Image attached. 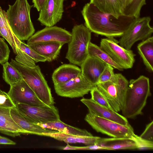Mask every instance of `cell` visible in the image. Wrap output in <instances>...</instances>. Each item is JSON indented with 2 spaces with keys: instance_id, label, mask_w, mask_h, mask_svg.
Wrapping results in <instances>:
<instances>
[{
  "instance_id": "obj_1",
  "label": "cell",
  "mask_w": 153,
  "mask_h": 153,
  "mask_svg": "<svg viewBox=\"0 0 153 153\" xmlns=\"http://www.w3.org/2000/svg\"><path fill=\"white\" fill-rule=\"evenodd\" d=\"M85 26L91 32L107 38L121 37L136 18L122 15L118 18L104 13L90 2L81 11Z\"/></svg>"
},
{
  "instance_id": "obj_2",
  "label": "cell",
  "mask_w": 153,
  "mask_h": 153,
  "mask_svg": "<svg viewBox=\"0 0 153 153\" xmlns=\"http://www.w3.org/2000/svg\"><path fill=\"white\" fill-rule=\"evenodd\" d=\"M151 95L149 78L141 75L136 79H130L121 109L123 116L134 119L142 115L147 99Z\"/></svg>"
},
{
  "instance_id": "obj_3",
  "label": "cell",
  "mask_w": 153,
  "mask_h": 153,
  "mask_svg": "<svg viewBox=\"0 0 153 153\" xmlns=\"http://www.w3.org/2000/svg\"><path fill=\"white\" fill-rule=\"evenodd\" d=\"M33 6L27 0H16L13 5H9L6 12L12 31L21 41L27 40L35 32L30 17V11Z\"/></svg>"
},
{
  "instance_id": "obj_4",
  "label": "cell",
  "mask_w": 153,
  "mask_h": 153,
  "mask_svg": "<svg viewBox=\"0 0 153 153\" xmlns=\"http://www.w3.org/2000/svg\"><path fill=\"white\" fill-rule=\"evenodd\" d=\"M10 63L20 73L39 99L47 105H54L51 89L38 65L33 68L26 67L13 59Z\"/></svg>"
},
{
  "instance_id": "obj_5",
  "label": "cell",
  "mask_w": 153,
  "mask_h": 153,
  "mask_svg": "<svg viewBox=\"0 0 153 153\" xmlns=\"http://www.w3.org/2000/svg\"><path fill=\"white\" fill-rule=\"evenodd\" d=\"M65 58L69 62L80 66L88 56V47L91 32L82 24L76 25L72 29Z\"/></svg>"
},
{
  "instance_id": "obj_6",
  "label": "cell",
  "mask_w": 153,
  "mask_h": 153,
  "mask_svg": "<svg viewBox=\"0 0 153 153\" xmlns=\"http://www.w3.org/2000/svg\"><path fill=\"white\" fill-rule=\"evenodd\" d=\"M85 120L96 131L113 137H126L135 139L137 136L132 127L124 125L88 112Z\"/></svg>"
},
{
  "instance_id": "obj_7",
  "label": "cell",
  "mask_w": 153,
  "mask_h": 153,
  "mask_svg": "<svg viewBox=\"0 0 153 153\" xmlns=\"http://www.w3.org/2000/svg\"><path fill=\"white\" fill-rule=\"evenodd\" d=\"M151 19L147 16L136 19L120 37L118 43L127 50L138 41L145 40L151 36L153 28L150 25Z\"/></svg>"
},
{
  "instance_id": "obj_8",
  "label": "cell",
  "mask_w": 153,
  "mask_h": 153,
  "mask_svg": "<svg viewBox=\"0 0 153 153\" xmlns=\"http://www.w3.org/2000/svg\"><path fill=\"white\" fill-rule=\"evenodd\" d=\"M16 108L26 119L38 124L60 120L57 108L53 105L35 106L19 103Z\"/></svg>"
},
{
  "instance_id": "obj_9",
  "label": "cell",
  "mask_w": 153,
  "mask_h": 153,
  "mask_svg": "<svg viewBox=\"0 0 153 153\" xmlns=\"http://www.w3.org/2000/svg\"><path fill=\"white\" fill-rule=\"evenodd\" d=\"M100 47L123 69L132 67L135 54L131 49L127 50L120 46L114 38L102 39Z\"/></svg>"
},
{
  "instance_id": "obj_10",
  "label": "cell",
  "mask_w": 153,
  "mask_h": 153,
  "mask_svg": "<svg viewBox=\"0 0 153 153\" xmlns=\"http://www.w3.org/2000/svg\"><path fill=\"white\" fill-rule=\"evenodd\" d=\"M54 85L58 95L70 98L82 97L96 86L88 80L81 73L65 82Z\"/></svg>"
},
{
  "instance_id": "obj_11",
  "label": "cell",
  "mask_w": 153,
  "mask_h": 153,
  "mask_svg": "<svg viewBox=\"0 0 153 153\" xmlns=\"http://www.w3.org/2000/svg\"><path fill=\"white\" fill-rule=\"evenodd\" d=\"M7 94L15 105L19 103L35 106L46 105L39 99L23 79L10 85Z\"/></svg>"
},
{
  "instance_id": "obj_12",
  "label": "cell",
  "mask_w": 153,
  "mask_h": 153,
  "mask_svg": "<svg viewBox=\"0 0 153 153\" xmlns=\"http://www.w3.org/2000/svg\"><path fill=\"white\" fill-rule=\"evenodd\" d=\"M71 37V33L61 27H46L32 36L27 40V44L45 42H57L65 44L69 43Z\"/></svg>"
},
{
  "instance_id": "obj_13",
  "label": "cell",
  "mask_w": 153,
  "mask_h": 153,
  "mask_svg": "<svg viewBox=\"0 0 153 153\" xmlns=\"http://www.w3.org/2000/svg\"><path fill=\"white\" fill-rule=\"evenodd\" d=\"M65 0H46L40 10L38 20L46 27L54 26L62 19Z\"/></svg>"
},
{
  "instance_id": "obj_14",
  "label": "cell",
  "mask_w": 153,
  "mask_h": 153,
  "mask_svg": "<svg viewBox=\"0 0 153 153\" xmlns=\"http://www.w3.org/2000/svg\"><path fill=\"white\" fill-rule=\"evenodd\" d=\"M80 101L88 108L89 112L94 115L111 120L120 124H129L127 118L112 109L100 105L91 99L83 98Z\"/></svg>"
},
{
  "instance_id": "obj_15",
  "label": "cell",
  "mask_w": 153,
  "mask_h": 153,
  "mask_svg": "<svg viewBox=\"0 0 153 153\" xmlns=\"http://www.w3.org/2000/svg\"><path fill=\"white\" fill-rule=\"evenodd\" d=\"M106 64L96 57L88 56L80 66L81 73L89 82L96 85Z\"/></svg>"
},
{
  "instance_id": "obj_16",
  "label": "cell",
  "mask_w": 153,
  "mask_h": 153,
  "mask_svg": "<svg viewBox=\"0 0 153 153\" xmlns=\"http://www.w3.org/2000/svg\"><path fill=\"white\" fill-rule=\"evenodd\" d=\"M11 108L0 107V132L13 137L27 134L12 119L10 114Z\"/></svg>"
},
{
  "instance_id": "obj_17",
  "label": "cell",
  "mask_w": 153,
  "mask_h": 153,
  "mask_svg": "<svg viewBox=\"0 0 153 153\" xmlns=\"http://www.w3.org/2000/svg\"><path fill=\"white\" fill-rule=\"evenodd\" d=\"M96 144L107 150L137 149V145L136 140L130 137L101 138Z\"/></svg>"
},
{
  "instance_id": "obj_18",
  "label": "cell",
  "mask_w": 153,
  "mask_h": 153,
  "mask_svg": "<svg viewBox=\"0 0 153 153\" xmlns=\"http://www.w3.org/2000/svg\"><path fill=\"white\" fill-rule=\"evenodd\" d=\"M64 44L57 42H35L28 45L38 53L45 57L47 61L52 62L58 56L60 51Z\"/></svg>"
},
{
  "instance_id": "obj_19",
  "label": "cell",
  "mask_w": 153,
  "mask_h": 153,
  "mask_svg": "<svg viewBox=\"0 0 153 153\" xmlns=\"http://www.w3.org/2000/svg\"><path fill=\"white\" fill-rule=\"evenodd\" d=\"M10 114L12 119L15 123L25 131L27 134L44 136L46 133L56 131L44 128L31 123L22 115L16 107L10 109Z\"/></svg>"
},
{
  "instance_id": "obj_20",
  "label": "cell",
  "mask_w": 153,
  "mask_h": 153,
  "mask_svg": "<svg viewBox=\"0 0 153 153\" xmlns=\"http://www.w3.org/2000/svg\"><path fill=\"white\" fill-rule=\"evenodd\" d=\"M0 36H2L10 45L14 53L17 54L21 51L20 40L15 35L9 24L6 12L0 6Z\"/></svg>"
},
{
  "instance_id": "obj_21",
  "label": "cell",
  "mask_w": 153,
  "mask_h": 153,
  "mask_svg": "<svg viewBox=\"0 0 153 153\" xmlns=\"http://www.w3.org/2000/svg\"><path fill=\"white\" fill-rule=\"evenodd\" d=\"M44 136L50 137L67 144L81 143L87 146L96 144L101 137L92 136H83L75 135L60 132L57 131L54 132L45 133Z\"/></svg>"
},
{
  "instance_id": "obj_22",
  "label": "cell",
  "mask_w": 153,
  "mask_h": 153,
  "mask_svg": "<svg viewBox=\"0 0 153 153\" xmlns=\"http://www.w3.org/2000/svg\"><path fill=\"white\" fill-rule=\"evenodd\" d=\"M81 73V69L75 65L63 64L53 71L52 78L54 85L65 82Z\"/></svg>"
},
{
  "instance_id": "obj_23",
  "label": "cell",
  "mask_w": 153,
  "mask_h": 153,
  "mask_svg": "<svg viewBox=\"0 0 153 153\" xmlns=\"http://www.w3.org/2000/svg\"><path fill=\"white\" fill-rule=\"evenodd\" d=\"M96 86L112 109L118 112L121 110L116 83L111 81L97 83Z\"/></svg>"
},
{
  "instance_id": "obj_24",
  "label": "cell",
  "mask_w": 153,
  "mask_h": 153,
  "mask_svg": "<svg viewBox=\"0 0 153 153\" xmlns=\"http://www.w3.org/2000/svg\"><path fill=\"white\" fill-rule=\"evenodd\" d=\"M37 125L47 129L53 130L65 133L80 136H93L85 129H82L70 126L60 120Z\"/></svg>"
},
{
  "instance_id": "obj_25",
  "label": "cell",
  "mask_w": 153,
  "mask_h": 153,
  "mask_svg": "<svg viewBox=\"0 0 153 153\" xmlns=\"http://www.w3.org/2000/svg\"><path fill=\"white\" fill-rule=\"evenodd\" d=\"M101 12L118 18L122 15L121 10L124 3L122 0H90Z\"/></svg>"
},
{
  "instance_id": "obj_26",
  "label": "cell",
  "mask_w": 153,
  "mask_h": 153,
  "mask_svg": "<svg viewBox=\"0 0 153 153\" xmlns=\"http://www.w3.org/2000/svg\"><path fill=\"white\" fill-rule=\"evenodd\" d=\"M138 52L147 70L153 71V37L142 41L137 46Z\"/></svg>"
},
{
  "instance_id": "obj_27",
  "label": "cell",
  "mask_w": 153,
  "mask_h": 153,
  "mask_svg": "<svg viewBox=\"0 0 153 153\" xmlns=\"http://www.w3.org/2000/svg\"><path fill=\"white\" fill-rule=\"evenodd\" d=\"M146 4V0H125L122 8V14L129 17L138 18L142 7Z\"/></svg>"
},
{
  "instance_id": "obj_28",
  "label": "cell",
  "mask_w": 153,
  "mask_h": 153,
  "mask_svg": "<svg viewBox=\"0 0 153 153\" xmlns=\"http://www.w3.org/2000/svg\"><path fill=\"white\" fill-rule=\"evenodd\" d=\"M88 56L96 57L104 62L106 64L111 65L114 68L120 71L123 69L115 63L109 55L100 47L90 42L88 47Z\"/></svg>"
},
{
  "instance_id": "obj_29",
  "label": "cell",
  "mask_w": 153,
  "mask_h": 153,
  "mask_svg": "<svg viewBox=\"0 0 153 153\" xmlns=\"http://www.w3.org/2000/svg\"><path fill=\"white\" fill-rule=\"evenodd\" d=\"M3 78L5 81L11 85L23 79L20 73L7 61L2 65Z\"/></svg>"
},
{
  "instance_id": "obj_30",
  "label": "cell",
  "mask_w": 153,
  "mask_h": 153,
  "mask_svg": "<svg viewBox=\"0 0 153 153\" xmlns=\"http://www.w3.org/2000/svg\"><path fill=\"white\" fill-rule=\"evenodd\" d=\"M116 85L121 110L123 107L129 82L121 74H115Z\"/></svg>"
},
{
  "instance_id": "obj_31",
  "label": "cell",
  "mask_w": 153,
  "mask_h": 153,
  "mask_svg": "<svg viewBox=\"0 0 153 153\" xmlns=\"http://www.w3.org/2000/svg\"><path fill=\"white\" fill-rule=\"evenodd\" d=\"M20 48L31 58L35 63L47 61L45 57L39 54L30 48L27 44L22 41L20 42Z\"/></svg>"
},
{
  "instance_id": "obj_32",
  "label": "cell",
  "mask_w": 153,
  "mask_h": 153,
  "mask_svg": "<svg viewBox=\"0 0 153 153\" xmlns=\"http://www.w3.org/2000/svg\"><path fill=\"white\" fill-rule=\"evenodd\" d=\"M114 68L111 65L106 64L99 77L97 84L108 81L116 83V77Z\"/></svg>"
},
{
  "instance_id": "obj_33",
  "label": "cell",
  "mask_w": 153,
  "mask_h": 153,
  "mask_svg": "<svg viewBox=\"0 0 153 153\" xmlns=\"http://www.w3.org/2000/svg\"><path fill=\"white\" fill-rule=\"evenodd\" d=\"M91 99L97 103L110 109H112L110 105L97 86L90 91Z\"/></svg>"
},
{
  "instance_id": "obj_34",
  "label": "cell",
  "mask_w": 153,
  "mask_h": 153,
  "mask_svg": "<svg viewBox=\"0 0 153 153\" xmlns=\"http://www.w3.org/2000/svg\"><path fill=\"white\" fill-rule=\"evenodd\" d=\"M10 50L3 38L0 37V64L2 65L8 60Z\"/></svg>"
},
{
  "instance_id": "obj_35",
  "label": "cell",
  "mask_w": 153,
  "mask_h": 153,
  "mask_svg": "<svg viewBox=\"0 0 153 153\" xmlns=\"http://www.w3.org/2000/svg\"><path fill=\"white\" fill-rule=\"evenodd\" d=\"M134 139L137 145V150L153 149V142L143 139L138 136Z\"/></svg>"
},
{
  "instance_id": "obj_36",
  "label": "cell",
  "mask_w": 153,
  "mask_h": 153,
  "mask_svg": "<svg viewBox=\"0 0 153 153\" xmlns=\"http://www.w3.org/2000/svg\"><path fill=\"white\" fill-rule=\"evenodd\" d=\"M0 107L12 108L16 107L7 93H0Z\"/></svg>"
},
{
  "instance_id": "obj_37",
  "label": "cell",
  "mask_w": 153,
  "mask_h": 153,
  "mask_svg": "<svg viewBox=\"0 0 153 153\" xmlns=\"http://www.w3.org/2000/svg\"><path fill=\"white\" fill-rule=\"evenodd\" d=\"M60 149L63 150H107L105 148L100 147L96 144L82 147L74 146L68 144L66 146L61 148Z\"/></svg>"
},
{
  "instance_id": "obj_38",
  "label": "cell",
  "mask_w": 153,
  "mask_h": 153,
  "mask_svg": "<svg viewBox=\"0 0 153 153\" xmlns=\"http://www.w3.org/2000/svg\"><path fill=\"white\" fill-rule=\"evenodd\" d=\"M141 138L153 142V121L147 124L145 130L140 136Z\"/></svg>"
},
{
  "instance_id": "obj_39",
  "label": "cell",
  "mask_w": 153,
  "mask_h": 153,
  "mask_svg": "<svg viewBox=\"0 0 153 153\" xmlns=\"http://www.w3.org/2000/svg\"><path fill=\"white\" fill-rule=\"evenodd\" d=\"M46 0H32L34 7L39 11L44 4Z\"/></svg>"
},
{
  "instance_id": "obj_40",
  "label": "cell",
  "mask_w": 153,
  "mask_h": 153,
  "mask_svg": "<svg viewBox=\"0 0 153 153\" xmlns=\"http://www.w3.org/2000/svg\"><path fill=\"white\" fill-rule=\"evenodd\" d=\"M0 144L14 145L16 143L8 138L0 135Z\"/></svg>"
},
{
  "instance_id": "obj_41",
  "label": "cell",
  "mask_w": 153,
  "mask_h": 153,
  "mask_svg": "<svg viewBox=\"0 0 153 153\" xmlns=\"http://www.w3.org/2000/svg\"><path fill=\"white\" fill-rule=\"evenodd\" d=\"M3 91H1L0 89V93H3Z\"/></svg>"
},
{
  "instance_id": "obj_42",
  "label": "cell",
  "mask_w": 153,
  "mask_h": 153,
  "mask_svg": "<svg viewBox=\"0 0 153 153\" xmlns=\"http://www.w3.org/2000/svg\"><path fill=\"white\" fill-rule=\"evenodd\" d=\"M123 0V3H124V2L125 1V0Z\"/></svg>"
}]
</instances>
